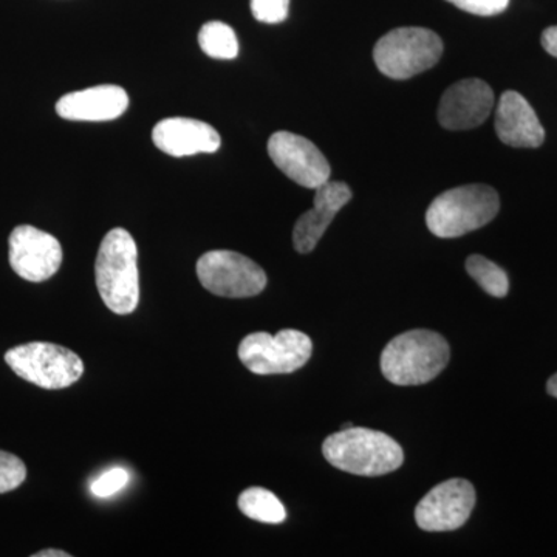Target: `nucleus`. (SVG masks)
Listing matches in <instances>:
<instances>
[{"instance_id": "17", "label": "nucleus", "mask_w": 557, "mask_h": 557, "mask_svg": "<svg viewBox=\"0 0 557 557\" xmlns=\"http://www.w3.org/2000/svg\"><path fill=\"white\" fill-rule=\"evenodd\" d=\"M239 509L247 518L278 525L287 519L284 505L265 487H248L239 496Z\"/></svg>"}, {"instance_id": "10", "label": "nucleus", "mask_w": 557, "mask_h": 557, "mask_svg": "<svg viewBox=\"0 0 557 557\" xmlns=\"http://www.w3.org/2000/svg\"><path fill=\"white\" fill-rule=\"evenodd\" d=\"M474 505L475 490L468 480H446L421 498L416 520L424 531L457 530L468 522Z\"/></svg>"}, {"instance_id": "4", "label": "nucleus", "mask_w": 557, "mask_h": 557, "mask_svg": "<svg viewBox=\"0 0 557 557\" xmlns=\"http://www.w3.org/2000/svg\"><path fill=\"white\" fill-rule=\"evenodd\" d=\"M500 209L497 190L465 185L440 194L426 212V225L440 239H454L487 225Z\"/></svg>"}, {"instance_id": "5", "label": "nucleus", "mask_w": 557, "mask_h": 557, "mask_svg": "<svg viewBox=\"0 0 557 557\" xmlns=\"http://www.w3.org/2000/svg\"><path fill=\"white\" fill-rule=\"evenodd\" d=\"M443 40L437 33L421 27H401L388 32L376 42L373 60L391 79H409L437 65Z\"/></svg>"}, {"instance_id": "14", "label": "nucleus", "mask_w": 557, "mask_h": 557, "mask_svg": "<svg viewBox=\"0 0 557 557\" xmlns=\"http://www.w3.org/2000/svg\"><path fill=\"white\" fill-rule=\"evenodd\" d=\"M153 145L172 157L218 152L222 138L211 124L193 119H166L152 131Z\"/></svg>"}, {"instance_id": "22", "label": "nucleus", "mask_w": 557, "mask_h": 557, "mask_svg": "<svg viewBox=\"0 0 557 557\" xmlns=\"http://www.w3.org/2000/svg\"><path fill=\"white\" fill-rule=\"evenodd\" d=\"M129 482V472L123 468H113L104 472L101 478L91 483V493L97 497L108 498L113 494L120 493Z\"/></svg>"}, {"instance_id": "6", "label": "nucleus", "mask_w": 557, "mask_h": 557, "mask_svg": "<svg viewBox=\"0 0 557 557\" xmlns=\"http://www.w3.org/2000/svg\"><path fill=\"white\" fill-rule=\"evenodd\" d=\"M5 361L20 379L47 391L70 387L84 373L83 359L75 351L38 341L10 348Z\"/></svg>"}, {"instance_id": "9", "label": "nucleus", "mask_w": 557, "mask_h": 557, "mask_svg": "<svg viewBox=\"0 0 557 557\" xmlns=\"http://www.w3.org/2000/svg\"><path fill=\"white\" fill-rule=\"evenodd\" d=\"M269 156L278 170L304 188L317 189L330 180L329 160L310 139L276 132L269 139Z\"/></svg>"}, {"instance_id": "11", "label": "nucleus", "mask_w": 557, "mask_h": 557, "mask_svg": "<svg viewBox=\"0 0 557 557\" xmlns=\"http://www.w3.org/2000/svg\"><path fill=\"white\" fill-rule=\"evenodd\" d=\"M10 265L28 282L49 281L61 269L60 240L30 225L16 226L10 236Z\"/></svg>"}, {"instance_id": "16", "label": "nucleus", "mask_w": 557, "mask_h": 557, "mask_svg": "<svg viewBox=\"0 0 557 557\" xmlns=\"http://www.w3.org/2000/svg\"><path fill=\"white\" fill-rule=\"evenodd\" d=\"M129 108L126 90L119 86H97L73 91L57 102L61 119L70 121H112Z\"/></svg>"}, {"instance_id": "26", "label": "nucleus", "mask_w": 557, "mask_h": 557, "mask_svg": "<svg viewBox=\"0 0 557 557\" xmlns=\"http://www.w3.org/2000/svg\"><path fill=\"white\" fill-rule=\"evenodd\" d=\"M547 391L548 394L552 395V397L557 398V373L556 375H553L552 379L548 380Z\"/></svg>"}, {"instance_id": "8", "label": "nucleus", "mask_w": 557, "mask_h": 557, "mask_svg": "<svg viewBox=\"0 0 557 557\" xmlns=\"http://www.w3.org/2000/svg\"><path fill=\"white\" fill-rule=\"evenodd\" d=\"M197 276L209 293L222 298H252L267 287L265 271L240 252L215 249L197 262Z\"/></svg>"}, {"instance_id": "2", "label": "nucleus", "mask_w": 557, "mask_h": 557, "mask_svg": "<svg viewBox=\"0 0 557 557\" xmlns=\"http://www.w3.org/2000/svg\"><path fill=\"white\" fill-rule=\"evenodd\" d=\"M322 454L332 467L362 478L397 471L405 461L397 440L366 428L341 429L325 440Z\"/></svg>"}, {"instance_id": "12", "label": "nucleus", "mask_w": 557, "mask_h": 557, "mask_svg": "<svg viewBox=\"0 0 557 557\" xmlns=\"http://www.w3.org/2000/svg\"><path fill=\"white\" fill-rule=\"evenodd\" d=\"M494 109V91L478 78L458 81L443 94L438 123L448 131L475 129L485 123Z\"/></svg>"}, {"instance_id": "7", "label": "nucleus", "mask_w": 557, "mask_h": 557, "mask_svg": "<svg viewBox=\"0 0 557 557\" xmlns=\"http://www.w3.org/2000/svg\"><path fill=\"white\" fill-rule=\"evenodd\" d=\"M313 343L299 330H281L277 335L258 332L245 336L239 346L242 364L256 375H287L310 361Z\"/></svg>"}, {"instance_id": "23", "label": "nucleus", "mask_w": 557, "mask_h": 557, "mask_svg": "<svg viewBox=\"0 0 557 557\" xmlns=\"http://www.w3.org/2000/svg\"><path fill=\"white\" fill-rule=\"evenodd\" d=\"M475 16H496L508 9L509 0H446Z\"/></svg>"}, {"instance_id": "18", "label": "nucleus", "mask_w": 557, "mask_h": 557, "mask_svg": "<svg viewBox=\"0 0 557 557\" xmlns=\"http://www.w3.org/2000/svg\"><path fill=\"white\" fill-rule=\"evenodd\" d=\"M200 49L214 60H234L239 54V40L230 25L208 22L199 33Z\"/></svg>"}, {"instance_id": "21", "label": "nucleus", "mask_w": 557, "mask_h": 557, "mask_svg": "<svg viewBox=\"0 0 557 557\" xmlns=\"http://www.w3.org/2000/svg\"><path fill=\"white\" fill-rule=\"evenodd\" d=\"M289 0H251V13L262 24H281L288 17Z\"/></svg>"}, {"instance_id": "3", "label": "nucleus", "mask_w": 557, "mask_h": 557, "mask_svg": "<svg viewBox=\"0 0 557 557\" xmlns=\"http://www.w3.org/2000/svg\"><path fill=\"white\" fill-rule=\"evenodd\" d=\"M446 339L431 330H410L391 341L381 355L384 379L397 386H420L437 379L449 362Z\"/></svg>"}, {"instance_id": "15", "label": "nucleus", "mask_w": 557, "mask_h": 557, "mask_svg": "<svg viewBox=\"0 0 557 557\" xmlns=\"http://www.w3.org/2000/svg\"><path fill=\"white\" fill-rule=\"evenodd\" d=\"M496 132L500 141L511 148H539L545 141V129L536 112L515 90L505 91L498 100Z\"/></svg>"}, {"instance_id": "20", "label": "nucleus", "mask_w": 557, "mask_h": 557, "mask_svg": "<svg viewBox=\"0 0 557 557\" xmlns=\"http://www.w3.org/2000/svg\"><path fill=\"white\" fill-rule=\"evenodd\" d=\"M27 478V468L20 457L0 450V494L16 490Z\"/></svg>"}, {"instance_id": "19", "label": "nucleus", "mask_w": 557, "mask_h": 557, "mask_svg": "<svg viewBox=\"0 0 557 557\" xmlns=\"http://www.w3.org/2000/svg\"><path fill=\"white\" fill-rule=\"evenodd\" d=\"M467 271L469 276L485 289L487 295L494 298H505L509 292V278L497 263L491 262L483 256L474 255L467 260Z\"/></svg>"}, {"instance_id": "13", "label": "nucleus", "mask_w": 557, "mask_h": 557, "mask_svg": "<svg viewBox=\"0 0 557 557\" xmlns=\"http://www.w3.org/2000/svg\"><path fill=\"white\" fill-rule=\"evenodd\" d=\"M313 208L304 212L293 230V245L300 255H309L317 248L330 223L351 199L346 183L329 182L314 189Z\"/></svg>"}, {"instance_id": "1", "label": "nucleus", "mask_w": 557, "mask_h": 557, "mask_svg": "<svg viewBox=\"0 0 557 557\" xmlns=\"http://www.w3.org/2000/svg\"><path fill=\"white\" fill-rule=\"evenodd\" d=\"M138 248L129 231L110 230L98 249L95 281L110 311L127 317L139 302Z\"/></svg>"}, {"instance_id": "25", "label": "nucleus", "mask_w": 557, "mask_h": 557, "mask_svg": "<svg viewBox=\"0 0 557 557\" xmlns=\"http://www.w3.org/2000/svg\"><path fill=\"white\" fill-rule=\"evenodd\" d=\"M33 557H70V555L62 552V549H42V552L36 553Z\"/></svg>"}, {"instance_id": "24", "label": "nucleus", "mask_w": 557, "mask_h": 557, "mask_svg": "<svg viewBox=\"0 0 557 557\" xmlns=\"http://www.w3.org/2000/svg\"><path fill=\"white\" fill-rule=\"evenodd\" d=\"M542 47H544L545 51L552 54V57L557 58V25L542 33Z\"/></svg>"}, {"instance_id": "27", "label": "nucleus", "mask_w": 557, "mask_h": 557, "mask_svg": "<svg viewBox=\"0 0 557 557\" xmlns=\"http://www.w3.org/2000/svg\"><path fill=\"white\" fill-rule=\"evenodd\" d=\"M351 426H354V424H351V423L343 424V429H348V428H351Z\"/></svg>"}]
</instances>
